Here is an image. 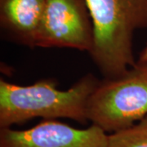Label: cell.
<instances>
[{"instance_id":"1","label":"cell","mask_w":147,"mask_h":147,"mask_svg":"<svg viewBox=\"0 0 147 147\" xmlns=\"http://www.w3.org/2000/svg\"><path fill=\"white\" fill-rule=\"evenodd\" d=\"M99 80L88 74L70 88L58 89L56 81L42 79L21 86L0 80V128L34 118H65L86 123L87 105Z\"/></svg>"},{"instance_id":"2","label":"cell","mask_w":147,"mask_h":147,"mask_svg":"<svg viewBox=\"0 0 147 147\" xmlns=\"http://www.w3.org/2000/svg\"><path fill=\"white\" fill-rule=\"evenodd\" d=\"M94 27L90 55L104 78H115L135 65L132 39L147 29V0H87Z\"/></svg>"},{"instance_id":"3","label":"cell","mask_w":147,"mask_h":147,"mask_svg":"<svg viewBox=\"0 0 147 147\" xmlns=\"http://www.w3.org/2000/svg\"><path fill=\"white\" fill-rule=\"evenodd\" d=\"M147 115V65L137 61L115 78H104L90 96L87 118L105 132L133 125Z\"/></svg>"},{"instance_id":"4","label":"cell","mask_w":147,"mask_h":147,"mask_svg":"<svg viewBox=\"0 0 147 147\" xmlns=\"http://www.w3.org/2000/svg\"><path fill=\"white\" fill-rule=\"evenodd\" d=\"M93 44L94 27L87 0H45L36 47L90 53Z\"/></svg>"},{"instance_id":"5","label":"cell","mask_w":147,"mask_h":147,"mask_svg":"<svg viewBox=\"0 0 147 147\" xmlns=\"http://www.w3.org/2000/svg\"><path fill=\"white\" fill-rule=\"evenodd\" d=\"M107 136L95 124L79 129L46 119L26 130L0 128V147H105Z\"/></svg>"},{"instance_id":"6","label":"cell","mask_w":147,"mask_h":147,"mask_svg":"<svg viewBox=\"0 0 147 147\" xmlns=\"http://www.w3.org/2000/svg\"><path fill=\"white\" fill-rule=\"evenodd\" d=\"M45 0H0V27L13 42L35 47Z\"/></svg>"},{"instance_id":"7","label":"cell","mask_w":147,"mask_h":147,"mask_svg":"<svg viewBox=\"0 0 147 147\" xmlns=\"http://www.w3.org/2000/svg\"><path fill=\"white\" fill-rule=\"evenodd\" d=\"M105 147H147V115L133 125L108 135Z\"/></svg>"},{"instance_id":"8","label":"cell","mask_w":147,"mask_h":147,"mask_svg":"<svg viewBox=\"0 0 147 147\" xmlns=\"http://www.w3.org/2000/svg\"><path fill=\"white\" fill-rule=\"evenodd\" d=\"M139 62L147 65V45L145 47V48L142 50V52L140 54L139 57Z\"/></svg>"}]
</instances>
